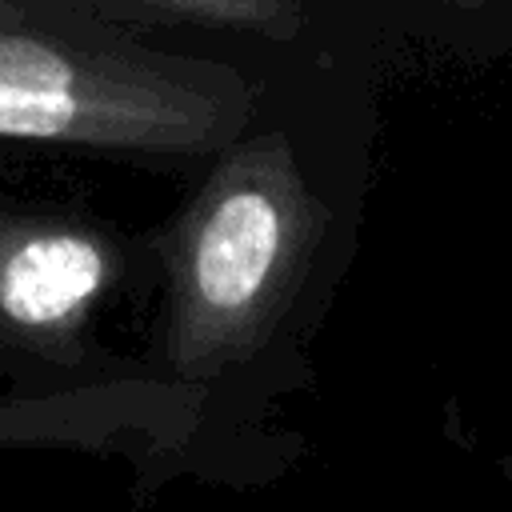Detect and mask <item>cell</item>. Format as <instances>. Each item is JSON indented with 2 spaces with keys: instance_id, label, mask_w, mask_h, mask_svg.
<instances>
[{
  "instance_id": "cell-1",
  "label": "cell",
  "mask_w": 512,
  "mask_h": 512,
  "mask_svg": "<svg viewBox=\"0 0 512 512\" xmlns=\"http://www.w3.org/2000/svg\"><path fill=\"white\" fill-rule=\"evenodd\" d=\"M88 24L0 0V136L84 144H184L220 116L212 88Z\"/></svg>"
},
{
  "instance_id": "cell-2",
  "label": "cell",
  "mask_w": 512,
  "mask_h": 512,
  "mask_svg": "<svg viewBox=\"0 0 512 512\" xmlns=\"http://www.w3.org/2000/svg\"><path fill=\"white\" fill-rule=\"evenodd\" d=\"M288 212L268 180L228 184L200 220L192 272L204 304L220 312H240L256 300L268 272L276 268L284 244Z\"/></svg>"
},
{
  "instance_id": "cell-3",
  "label": "cell",
  "mask_w": 512,
  "mask_h": 512,
  "mask_svg": "<svg viewBox=\"0 0 512 512\" xmlns=\"http://www.w3.org/2000/svg\"><path fill=\"white\" fill-rule=\"evenodd\" d=\"M104 276V256L76 232H44L12 248L0 268V308L20 324L68 320Z\"/></svg>"
},
{
  "instance_id": "cell-4",
  "label": "cell",
  "mask_w": 512,
  "mask_h": 512,
  "mask_svg": "<svg viewBox=\"0 0 512 512\" xmlns=\"http://www.w3.org/2000/svg\"><path fill=\"white\" fill-rule=\"evenodd\" d=\"M40 4V0H36ZM160 16H180V20H208V24H232L248 32H284L296 16L292 0H112Z\"/></svg>"
}]
</instances>
